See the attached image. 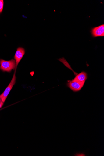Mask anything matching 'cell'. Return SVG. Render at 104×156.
I'll use <instances>...</instances> for the list:
<instances>
[{
	"label": "cell",
	"mask_w": 104,
	"mask_h": 156,
	"mask_svg": "<svg viewBox=\"0 0 104 156\" xmlns=\"http://www.w3.org/2000/svg\"><path fill=\"white\" fill-rule=\"evenodd\" d=\"M15 61L13 59L9 61L0 59V69L4 72L11 73L12 70L17 69Z\"/></svg>",
	"instance_id": "cell-1"
},
{
	"label": "cell",
	"mask_w": 104,
	"mask_h": 156,
	"mask_svg": "<svg viewBox=\"0 0 104 156\" xmlns=\"http://www.w3.org/2000/svg\"><path fill=\"white\" fill-rule=\"evenodd\" d=\"M16 69L15 72H14L12 80L9 84V86L3 93L0 95V97H1L2 101L4 103L5 102L7 97L12 89L14 85L16 84Z\"/></svg>",
	"instance_id": "cell-2"
},
{
	"label": "cell",
	"mask_w": 104,
	"mask_h": 156,
	"mask_svg": "<svg viewBox=\"0 0 104 156\" xmlns=\"http://www.w3.org/2000/svg\"><path fill=\"white\" fill-rule=\"evenodd\" d=\"M85 82L69 81L67 84L68 87L73 91L77 92L80 91L84 86Z\"/></svg>",
	"instance_id": "cell-3"
},
{
	"label": "cell",
	"mask_w": 104,
	"mask_h": 156,
	"mask_svg": "<svg viewBox=\"0 0 104 156\" xmlns=\"http://www.w3.org/2000/svg\"><path fill=\"white\" fill-rule=\"evenodd\" d=\"M91 33L93 37L104 36V25L102 24L92 28Z\"/></svg>",
	"instance_id": "cell-4"
},
{
	"label": "cell",
	"mask_w": 104,
	"mask_h": 156,
	"mask_svg": "<svg viewBox=\"0 0 104 156\" xmlns=\"http://www.w3.org/2000/svg\"><path fill=\"white\" fill-rule=\"evenodd\" d=\"M25 53L24 49L22 47H19L17 49L14 56V59L15 60L16 63V68L23 57Z\"/></svg>",
	"instance_id": "cell-5"
},
{
	"label": "cell",
	"mask_w": 104,
	"mask_h": 156,
	"mask_svg": "<svg viewBox=\"0 0 104 156\" xmlns=\"http://www.w3.org/2000/svg\"><path fill=\"white\" fill-rule=\"evenodd\" d=\"M87 78V73L85 72H82L76 76L71 81L78 82H85Z\"/></svg>",
	"instance_id": "cell-6"
},
{
	"label": "cell",
	"mask_w": 104,
	"mask_h": 156,
	"mask_svg": "<svg viewBox=\"0 0 104 156\" xmlns=\"http://www.w3.org/2000/svg\"><path fill=\"white\" fill-rule=\"evenodd\" d=\"M4 6V1L0 0V15L2 12Z\"/></svg>",
	"instance_id": "cell-7"
},
{
	"label": "cell",
	"mask_w": 104,
	"mask_h": 156,
	"mask_svg": "<svg viewBox=\"0 0 104 156\" xmlns=\"http://www.w3.org/2000/svg\"><path fill=\"white\" fill-rule=\"evenodd\" d=\"M4 103L2 101L1 97H0V109L2 108L4 105Z\"/></svg>",
	"instance_id": "cell-8"
}]
</instances>
